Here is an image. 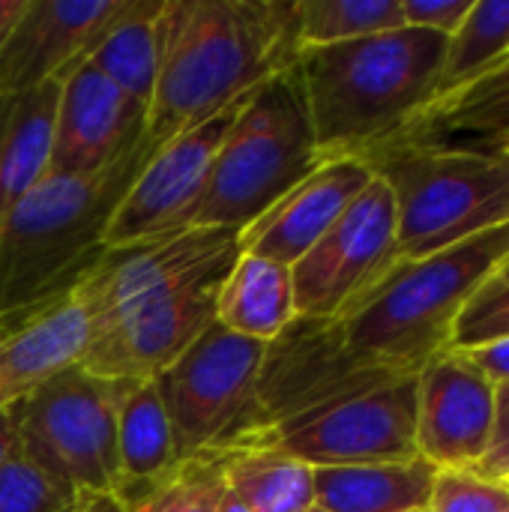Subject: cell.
Masks as SVG:
<instances>
[{
  "mask_svg": "<svg viewBox=\"0 0 509 512\" xmlns=\"http://www.w3.org/2000/svg\"><path fill=\"white\" fill-rule=\"evenodd\" d=\"M147 132V108L111 84L90 60L63 81L51 135V174H90L126 156Z\"/></svg>",
  "mask_w": 509,
  "mask_h": 512,
  "instance_id": "obj_14",
  "label": "cell"
},
{
  "mask_svg": "<svg viewBox=\"0 0 509 512\" xmlns=\"http://www.w3.org/2000/svg\"><path fill=\"white\" fill-rule=\"evenodd\" d=\"M372 180L375 171L363 159L324 162L240 231V252L294 267Z\"/></svg>",
  "mask_w": 509,
  "mask_h": 512,
  "instance_id": "obj_17",
  "label": "cell"
},
{
  "mask_svg": "<svg viewBox=\"0 0 509 512\" xmlns=\"http://www.w3.org/2000/svg\"><path fill=\"white\" fill-rule=\"evenodd\" d=\"M78 507H81V504H75V507H72V510H66V512H78Z\"/></svg>",
  "mask_w": 509,
  "mask_h": 512,
  "instance_id": "obj_43",
  "label": "cell"
},
{
  "mask_svg": "<svg viewBox=\"0 0 509 512\" xmlns=\"http://www.w3.org/2000/svg\"><path fill=\"white\" fill-rule=\"evenodd\" d=\"M75 504L81 501L21 447L0 465V512H66Z\"/></svg>",
  "mask_w": 509,
  "mask_h": 512,
  "instance_id": "obj_29",
  "label": "cell"
},
{
  "mask_svg": "<svg viewBox=\"0 0 509 512\" xmlns=\"http://www.w3.org/2000/svg\"><path fill=\"white\" fill-rule=\"evenodd\" d=\"M177 462V438L156 381H123L117 408V492L156 483L171 474Z\"/></svg>",
  "mask_w": 509,
  "mask_h": 512,
  "instance_id": "obj_23",
  "label": "cell"
},
{
  "mask_svg": "<svg viewBox=\"0 0 509 512\" xmlns=\"http://www.w3.org/2000/svg\"><path fill=\"white\" fill-rule=\"evenodd\" d=\"M225 486L252 512H318L315 468L273 447L216 450Z\"/></svg>",
  "mask_w": 509,
  "mask_h": 512,
  "instance_id": "obj_25",
  "label": "cell"
},
{
  "mask_svg": "<svg viewBox=\"0 0 509 512\" xmlns=\"http://www.w3.org/2000/svg\"><path fill=\"white\" fill-rule=\"evenodd\" d=\"M495 426V384L465 351L435 354L417 375V450L438 471H477Z\"/></svg>",
  "mask_w": 509,
  "mask_h": 512,
  "instance_id": "obj_13",
  "label": "cell"
},
{
  "mask_svg": "<svg viewBox=\"0 0 509 512\" xmlns=\"http://www.w3.org/2000/svg\"><path fill=\"white\" fill-rule=\"evenodd\" d=\"M498 150H501V153H507V156H509V141H504V144H501Z\"/></svg>",
  "mask_w": 509,
  "mask_h": 512,
  "instance_id": "obj_41",
  "label": "cell"
},
{
  "mask_svg": "<svg viewBox=\"0 0 509 512\" xmlns=\"http://www.w3.org/2000/svg\"><path fill=\"white\" fill-rule=\"evenodd\" d=\"M15 447H18V435H15L12 417H9V411H0V465L12 456Z\"/></svg>",
  "mask_w": 509,
  "mask_h": 512,
  "instance_id": "obj_36",
  "label": "cell"
},
{
  "mask_svg": "<svg viewBox=\"0 0 509 512\" xmlns=\"http://www.w3.org/2000/svg\"><path fill=\"white\" fill-rule=\"evenodd\" d=\"M465 354L495 387L498 384H509V339H498V342L471 348Z\"/></svg>",
  "mask_w": 509,
  "mask_h": 512,
  "instance_id": "obj_34",
  "label": "cell"
},
{
  "mask_svg": "<svg viewBox=\"0 0 509 512\" xmlns=\"http://www.w3.org/2000/svg\"><path fill=\"white\" fill-rule=\"evenodd\" d=\"M120 390L75 363L9 408L18 447L78 501L117 492Z\"/></svg>",
  "mask_w": 509,
  "mask_h": 512,
  "instance_id": "obj_7",
  "label": "cell"
},
{
  "mask_svg": "<svg viewBox=\"0 0 509 512\" xmlns=\"http://www.w3.org/2000/svg\"><path fill=\"white\" fill-rule=\"evenodd\" d=\"M60 81L24 90H0V225L15 201L48 171Z\"/></svg>",
  "mask_w": 509,
  "mask_h": 512,
  "instance_id": "obj_21",
  "label": "cell"
},
{
  "mask_svg": "<svg viewBox=\"0 0 509 512\" xmlns=\"http://www.w3.org/2000/svg\"><path fill=\"white\" fill-rule=\"evenodd\" d=\"M249 96L252 90L231 102L228 108H222L207 123L180 132L177 138L165 141L150 153V159L132 180L108 225L105 249L147 243L156 237L186 231L192 225L195 207L204 195L219 147Z\"/></svg>",
  "mask_w": 509,
  "mask_h": 512,
  "instance_id": "obj_12",
  "label": "cell"
},
{
  "mask_svg": "<svg viewBox=\"0 0 509 512\" xmlns=\"http://www.w3.org/2000/svg\"><path fill=\"white\" fill-rule=\"evenodd\" d=\"M156 144L147 135L90 174L45 171L0 225V318L66 291L102 252L108 225Z\"/></svg>",
  "mask_w": 509,
  "mask_h": 512,
  "instance_id": "obj_3",
  "label": "cell"
},
{
  "mask_svg": "<svg viewBox=\"0 0 509 512\" xmlns=\"http://www.w3.org/2000/svg\"><path fill=\"white\" fill-rule=\"evenodd\" d=\"M231 267L198 279L177 297L96 336L81 366L99 378L153 381L216 321V297Z\"/></svg>",
  "mask_w": 509,
  "mask_h": 512,
  "instance_id": "obj_15",
  "label": "cell"
},
{
  "mask_svg": "<svg viewBox=\"0 0 509 512\" xmlns=\"http://www.w3.org/2000/svg\"><path fill=\"white\" fill-rule=\"evenodd\" d=\"M24 9H27V0H0V48L9 39V33L15 30Z\"/></svg>",
  "mask_w": 509,
  "mask_h": 512,
  "instance_id": "obj_35",
  "label": "cell"
},
{
  "mask_svg": "<svg viewBox=\"0 0 509 512\" xmlns=\"http://www.w3.org/2000/svg\"><path fill=\"white\" fill-rule=\"evenodd\" d=\"M225 495L222 459L216 450L177 462L171 474L156 483L117 492L123 512H219Z\"/></svg>",
  "mask_w": 509,
  "mask_h": 512,
  "instance_id": "obj_28",
  "label": "cell"
},
{
  "mask_svg": "<svg viewBox=\"0 0 509 512\" xmlns=\"http://www.w3.org/2000/svg\"><path fill=\"white\" fill-rule=\"evenodd\" d=\"M492 276H495V279H501V282H509V255L501 261V267H498Z\"/></svg>",
  "mask_w": 509,
  "mask_h": 512,
  "instance_id": "obj_39",
  "label": "cell"
},
{
  "mask_svg": "<svg viewBox=\"0 0 509 512\" xmlns=\"http://www.w3.org/2000/svg\"><path fill=\"white\" fill-rule=\"evenodd\" d=\"M393 246L396 204L390 186L375 174L336 225L291 267L294 315L309 321L339 318L393 267Z\"/></svg>",
  "mask_w": 509,
  "mask_h": 512,
  "instance_id": "obj_11",
  "label": "cell"
},
{
  "mask_svg": "<svg viewBox=\"0 0 509 512\" xmlns=\"http://www.w3.org/2000/svg\"><path fill=\"white\" fill-rule=\"evenodd\" d=\"M498 339H509V282L489 276L456 318L450 348L471 351Z\"/></svg>",
  "mask_w": 509,
  "mask_h": 512,
  "instance_id": "obj_30",
  "label": "cell"
},
{
  "mask_svg": "<svg viewBox=\"0 0 509 512\" xmlns=\"http://www.w3.org/2000/svg\"><path fill=\"white\" fill-rule=\"evenodd\" d=\"M509 51V0H474L465 21L447 39V54L438 78L435 99H444L486 69H492ZM432 99V102H435Z\"/></svg>",
  "mask_w": 509,
  "mask_h": 512,
  "instance_id": "obj_26",
  "label": "cell"
},
{
  "mask_svg": "<svg viewBox=\"0 0 509 512\" xmlns=\"http://www.w3.org/2000/svg\"><path fill=\"white\" fill-rule=\"evenodd\" d=\"M300 60L291 0H165L147 141L162 147Z\"/></svg>",
  "mask_w": 509,
  "mask_h": 512,
  "instance_id": "obj_1",
  "label": "cell"
},
{
  "mask_svg": "<svg viewBox=\"0 0 509 512\" xmlns=\"http://www.w3.org/2000/svg\"><path fill=\"white\" fill-rule=\"evenodd\" d=\"M471 3L474 0H402V18L408 27H423L453 36L456 27L471 12Z\"/></svg>",
  "mask_w": 509,
  "mask_h": 512,
  "instance_id": "obj_32",
  "label": "cell"
},
{
  "mask_svg": "<svg viewBox=\"0 0 509 512\" xmlns=\"http://www.w3.org/2000/svg\"><path fill=\"white\" fill-rule=\"evenodd\" d=\"M417 375L321 405L234 447H273L309 468L417 459Z\"/></svg>",
  "mask_w": 509,
  "mask_h": 512,
  "instance_id": "obj_9",
  "label": "cell"
},
{
  "mask_svg": "<svg viewBox=\"0 0 509 512\" xmlns=\"http://www.w3.org/2000/svg\"><path fill=\"white\" fill-rule=\"evenodd\" d=\"M429 512H509V489L471 471H438Z\"/></svg>",
  "mask_w": 509,
  "mask_h": 512,
  "instance_id": "obj_31",
  "label": "cell"
},
{
  "mask_svg": "<svg viewBox=\"0 0 509 512\" xmlns=\"http://www.w3.org/2000/svg\"><path fill=\"white\" fill-rule=\"evenodd\" d=\"M474 474L492 483H501L509 474V384L495 387V426H492L489 450Z\"/></svg>",
  "mask_w": 509,
  "mask_h": 512,
  "instance_id": "obj_33",
  "label": "cell"
},
{
  "mask_svg": "<svg viewBox=\"0 0 509 512\" xmlns=\"http://www.w3.org/2000/svg\"><path fill=\"white\" fill-rule=\"evenodd\" d=\"M324 162L300 69L279 72L234 117L189 228L243 231Z\"/></svg>",
  "mask_w": 509,
  "mask_h": 512,
  "instance_id": "obj_5",
  "label": "cell"
},
{
  "mask_svg": "<svg viewBox=\"0 0 509 512\" xmlns=\"http://www.w3.org/2000/svg\"><path fill=\"white\" fill-rule=\"evenodd\" d=\"M300 54L405 27L402 0H294Z\"/></svg>",
  "mask_w": 509,
  "mask_h": 512,
  "instance_id": "obj_27",
  "label": "cell"
},
{
  "mask_svg": "<svg viewBox=\"0 0 509 512\" xmlns=\"http://www.w3.org/2000/svg\"><path fill=\"white\" fill-rule=\"evenodd\" d=\"M93 339L90 315L69 285L0 333V411H9L57 372L84 360Z\"/></svg>",
  "mask_w": 509,
  "mask_h": 512,
  "instance_id": "obj_18",
  "label": "cell"
},
{
  "mask_svg": "<svg viewBox=\"0 0 509 512\" xmlns=\"http://www.w3.org/2000/svg\"><path fill=\"white\" fill-rule=\"evenodd\" d=\"M240 255V231L186 228L147 243L105 249L72 288L81 297L93 339L117 324L177 297L198 279L234 264ZM90 339V342H93Z\"/></svg>",
  "mask_w": 509,
  "mask_h": 512,
  "instance_id": "obj_8",
  "label": "cell"
},
{
  "mask_svg": "<svg viewBox=\"0 0 509 512\" xmlns=\"http://www.w3.org/2000/svg\"><path fill=\"white\" fill-rule=\"evenodd\" d=\"M501 483H504V486H507V489H509V474H507V477H504V480H501Z\"/></svg>",
  "mask_w": 509,
  "mask_h": 512,
  "instance_id": "obj_42",
  "label": "cell"
},
{
  "mask_svg": "<svg viewBox=\"0 0 509 512\" xmlns=\"http://www.w3.org/2000/svg\"><path fill=\"white\" fill-rule=\"evenodd\" d=\"M393 192V264L423 261L509 225V156L477 147L396 150L366 162Z\"/></svg>",
  "mask_w": 509,
  "mask_h": 512,
  "instance_id": "obj_6",
  "label": "cell"
},
{
  "mask_svg": "<svg viewBox=\"0 0 509 512\" xmlns=\"http://www.w3.org/2000/svg\"><path fill=\"white\" fill-rule=\"evenodd\" d=\"M509 255V225L477 234L423 261L393 264L333 330L348 357L396 375H417L450 348L456 318Z\"/></svg>",
  "mask_w": 509,
  "mask_h": 512,
  "instance_id": "obj_4",
  "label": "cell"
},
{
  "mask_svg": "<svg viewBox=\"0 0 509 512\" xmlns=\"http://www.w3.org/2000/svg\"><path fill=\"white\" fill-rule=\"evenodd\" d=\"M219 512H252L228 486H225V495H222V501H219Z\"/></svg>",
  "mask_w": 509,
  "mask_h": 512,
  "instance_id": "obj_38",
  "label": "cell"
},
{
  "mask_svg": "<svg viewBox=\"0 0 509 512\" xmlns=\"http://www.w3.org/2000/svg\"><path fill=\"white\" fill-rule=\"evenodd\" d=\"M438 468L423 456L408 462L315 468L318 512H429Z\"/></svg>",
  "mask_w": 509,
  "mask_h": 512,
  "instance_id": "obj_20",
  "label": "cell"
},
{
  "mask_svg": "<svg viewBox=\"0 0 509 512\" xmlns=\"http://www.w3.org/2000/svg\"><path fill=\"white\" fill-rule=\"evenodd\" d=\"M447 39L405 24L306 48L297 69L321 156L327 162L366 159L426 111L438 93Z\"/></svg>",
  "mask_w": 509,
  "mask_h": 512,
  "instance_id": "obj_2",
  "label": "cell"
},
{
  "mask_svg": "<svg viewBox=\"0 0 509 512\" xmlns=\"http://www.w3.org/2000/svg\"><path fill=\"white\" fill-rule=\"evenodd\" d=\"M126 0H27L0 48V90L24 93L63 81L84 63Z\"/></svg>",
  "mask_w": 509,
  "mask_h": 512,
  "instance_id": "obj_16",
  "label": "cell"
},
{
  "mask_svg": "<svg viewBox=\"0 0 509 512\" xmlns=\"http://www.w3.org/2000/svg\"><path fill=\"white\" fill-rule=\"evenodd\" d=\"M504 141H509V51L462 90L435 99L390 144H384L363 162L384 153L420 147L498 150Z\"/></svg>",
  "mask_w": 509,
  "mask_h": 512,
  "instance_id": "obj_19",
  "label": "cell"
},
{
  "mask_svg": "<svg viewBox=\"0 0 509 512\" xmlns=\"http://www.w3.org/2000/svg\"><path fill=\"white\" fill-rule=\"evenodd\" d=\"M267 345L213 321L165 372L156 390L171 420L180 462L225 447L249 414Z\"/></svg>",
  "mask_w": 509,
  "mask_h": 512,
  "instance_id": "obj_10",
  "label": "cell"
},
{
  "mask_svg": "<svg viewBox=\"0 0 509 512\" xmlns=\"http://www.w3.org/2000/svg\"><path fill=\"white\" fill-rule=\"evenodd\" d=\"M294 318L291 267L240 252L219 288L216 321L237 336L270 345Z\"/></svg>",
  "mask_w": 509,
  "mask_h": 512,
  "instance_id": "obj_22",
  "label": "cell"
},
{
  "mask_svg": "<svg viewBox=\"0 0 509 512\" xmlns=\"http://www.w3.org/2000/svg\"><path fill=\"white\" fill-rule=\"evenodd\" d=\"M165 0H126L90 51V63L150 111L159 75V21Z\"/></svg>",
  "mask_w": 509,
  "mask_h": 512,
  "instance_id": "obj_24",
  "label": "cell"
},
{
  "mask_svg": "<svg viewBox=\"0 0 509 512\" xmlns=\"http://www.w3.org/2000/svg\"><path fill=\"white\" fill-rule=\"evenodd\" d=\"M78 512H123V510H120V504H117V498H114V495H96V498L81 501Z\"/></svg>",
  "mask_w": 509,
  "mask_h": 512,
  "instance_id": "obj_37",
  "label": "cell"
},
{
  "mask_svg": "<svg viewBox=\"0 0 509 512\" xmlns=\"http://www.w3.org/2000/svg\"><path fill=\"white\" fill-rule=\"evenodd\" d=\"M33 309H36V306H33ZM27 312H30V309H27ZM18 315H24V312H18ZM18 315H6V318H0V333H3V330H6V327H9V324L18 318Z\"/></svg>",
  "mask_w": 509,
  "mask_h": 512,
  "instance_id": "obj_40",
  "label": "cell"
}]
</instances>
